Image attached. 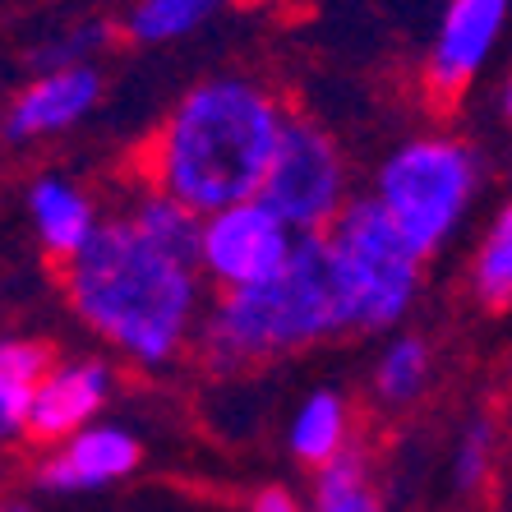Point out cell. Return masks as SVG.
Instances as JSON below:
<instances>
[{
  "instance_id": "1",
  "label": "cell",
  "mask_w": 512,
  "mask_h": 512,
  "mask_svg": "<svg viewBox=\"0 0 512 512\" xmlns=\"http://www.w3.org/2000/svg\"><path fill=\"white\" fill-rule=\"evenodd\" d=\"M291 111L254 74H208L176 97L143 143L139 171L199 217L263 194Z\"/></svg>"
},
{
  "instance_id": "2",
  "label": "cell",
  "mask_w": 512,
  "mask_h": 512,
  "mask_svg": "<svg viewBox=\"0 0 512 512\" xmlns=\"http://www.w3.org/2000/svg\"><path fill=\"white\" fill-rule=\"evenodd\" d=\"M60 291L74 319L139 370L176 365L208 314L199 263L157 250L120 213H107L93 245L60 268Z\"/></svg>"
},
{
  "instance_id": "3",
  "label": "cell",
  "mask_w": 512,
  "mask_h": 512,
  "mask_svg": "<svg viewBox=\"0 0 512 512\" xmlns=\"http://www.w3.org/2000/svg\"><path fill=\"white\" fill-rule=\"evenodd\" d=\"M337 333L346 328L328 236H300L277 277L240 286V291H217V300L203 314L194 351L208 370L231 374L310 351Z\"/></svg>"
},
{
  "instance_id": "4",
  "label": "cell",
  "mask_w": 512,
  "mask_h": 512,
  "mask_svg": "<svg viewBox=\"0 0 512 512\" xmlns=\"http://www.w3.org/2000/svg\"><path fill=\"white\" fill-rule=\"evenodd\" d=\"M480 180H485V162H480L476 143L429 130L402 139L383 157L370 194L393 217L406 245L420 259H434L466 227L480 199Z\"/></svg>"
},
{
  "instance_id": "5",
  "label": "cell",
  "mask_w": 512,
  "mask_h": 512,
  "mask_svg": "<svg viewBox=\"0 0 512 512\" xmlns=\"http://www.w3.org/2000/svg\"><path fill=\"white\" fill-rule=\"evenodd\" d=\"M323 236H328V259H333L346 333H393V328H402L406 314L416 310L420 300L425 259L406 245V236L379 208V199L374 194L351 199L346 213Z\"/></svg>"
},
{
  "instance_id": "6",
  "label": "cell",
  "mask_w": 512,
  "mask_h": 512,
  "mask_svg": "<svg viewBox=\"0 0 512 512\" xmlns=\"http://www.w3.org/2000/svg\"><path fill=\"white\" fill-rule=\"evenodd\" d=\"M296 236H323L351 203V171L337 139L310 116H291L259 194Z\"/></svg>"
},
{
  "instance_id": "7",
  "label": "cell",
  "mask_w": 512,
  "mask_h": 512,
  "mask_svg": "<svg viewBox=\"0 0 512 512\" xmlns=\"http://www.w3.org/2000/svg\"><path fill=\"white\" fill-rule=\"evenodd\" d=\"M296 231L263 199L236 203L222 213L203 217V245H199V273L217 291H240L277 277L296 250Z\"/></svg>"
},
{
  "instance_id": "8",
  "label": "cell",
  "mask_w": 512,
  "mask_h": 512,
  "mask_svg": "<svg viewBox=\"0 0 512 512\" xmlns=\"http://www.w3.org/2000/svg\"><path fill=\"white\" fill-rule=\"evenodd\" d=\"M512 14V0H448L443 19L434 28V42L425 51V88L439 102H453L480 79L503 24Z\"/></svg>"
},
{
  "instance_id": "9",
  "label": "cell",
  "mask_w": 512,
  "mask_h": 512,
  "mask_svg": "<svg viewBox=\"0 0 512 512\" xmlns=\"http://www.w3.org/2000/svg\"><path fill=\"white\" fill-rule=\"evenodd\" d=\"M143 462V439L130 425L120 420H97V425L79 429L74 439L56 443L42 453V462L33 466V485L42 494H93V489H107L130 480Z\"/></svg>"
},
{
  "instance_id": "10",
  "label": "cell",
  "mask_w": 512,
  "mask_h": 512,
  "mask_svg": "<svg viewBox=\"0 0 512 512\" xmlns=\"http://www.w3.org/2000/svg\"><path fill=\"white\" fill-rule=\"evenodd\" d=\"M111 393H116V370H111L102 356H70L56 360L51 374L37 388L33 416H28V439L42 443V448H56V443L74 439L79 429L107 420Z\"/></svg>"
},
{
  "instance_id": "11",
  "label": "cell",
  "mask_w": 512,
  "mask_h": 512,
  "mask_svg": "<svg viewBox=\"0 0 512 512\" xmlns=\"http://www.w3.org/2000/svg\"><path fill=\"white\" fill-rule=\"evenodd\" d=\"M107 93V74L97 65H79V70H56V74H33L5 107V139L10 143H42L56 134H70L74 125H84L97 111Z\"/></svg>"
},
{
  "instance_id": "12",
  "label": "cell",
  "mask_w": 512,
  "mask_h": 512,
  "mask_svg": "<svg viewBox=\"0 0 512 512\" xmlns=\"http://www.w3.org/2000/svg\"><path fill=\"white\" fill-rule=\"evenodd\" d=\"M24 213L28 227H33L37 245L51 263L79 259V254L93 245V236L102 231L107 213L97 208V199L65 171H37L24 185Z\"/></svg>"
},
{
  "instance_id": "13",
  "label": "cell",
  "mask_w": 512,
  "mask_h": 512,
  "mask_svg": "<svg viewBox=\"0 0 512 512\" xmlns=\"http://www.w3.org/2000/svg\"><path fill=\"white\" fill-rule=\"evenodd\" d=\"M351 448V402L337 388H310L286 425V453L300 466L323 471Z\"/></svg>"
},
{
  "instance_id": "14",
  "label": "cell",
  "mask_w": 512,
  "mask_h": 512,
  "mask_svg": "<svg viewBox=\"0 0 512 512\" xmlns=\"http://www.w3.org/2000/svg\"><path fill=\"white\" fill-rule=\"evenodd\" d=\"M139 236H148L157 250L176 254L185 263H199L203 245V217L194 208H185L180 199H171L167 190H157L148 180H139L134 190H125V203L116 208Z\"/></svg>"
},
{
  "instance_id": "15",
  "label": "cell",
  "mask_w": 512,
  "mask_h": 512,
  "mask_svg": "<svg viewBox=\"0 0 512 512\" xmlns=\"http://www.w3.org/2000/svg\"><path fill=\"white\" fill-rule=\"evenodd\" d=\"M56 356L37 337H5L0 342V434L5 443L28 439V416H33L37 388L51 374Z\"/></svg>"
},
{
  "instance_id": "16",
  "label": "cell",
  "mask_w": 512,
  "mask_h": 512,
  "mask_svg": "<svg viewBox=\"0 0 512 512\" xmlns=\"http://www.w3.org/2000/svg\"><path fill=\"white\" fill-rule=\"evenodd\" d=\"M222 10H227V0H134L125 10L120 33L134 47H171V42L194 37L203 24H213Z\"/></svg>"
},
{
  "instance_id": "17",
  "label": "cell",
  "mask_w": 512,
  "mask_h": 512,
  "mask_svg": "<svg viewBox=\"0 0 512 512\" xmlns=\"http://www.w3.org/2000/svg\"><path fill=\"white\" fill-rule=\"evenodd\" d=\"M429 374H434V351H429L425 337L393 333L383 342L379 360H374L370 388H374V397H379V406L402 411V406H411L429 388Z\"/></svg>"
},
{
  "instance_id": "18",
  "label": "cell",
  "mask_w": 512,
  "mask_h": 512,
  "mask_svg": "<svg viewBox=\"0 0 512 512\" xmlns=\"http://www.w3.org/2000/svg\"><path fill=\"white\" fill-rule=\"evenodd\" d=\"M466 282H471V296L485 310H508L512 305V199L499 203V213L489 217V227L480 231Z\"/></svg>"
},
{
  "instance_id": "19",
  "label": "cell",
  "mask_w": 512,
  "mask_h": 512,
  "mask_svg": "<svg viewBox=\"0 0 512 512\" xmlns=\"http://www.w3.org/2000/svg\"><path fill=\"white\" fill-rule=\"evenodd\" d=\"M310 512H383V499L374 489V462L365 448L351 443L337 462L314 471Z\"/></svg>"
},
{
  "instance_id": "20",
  "label": "cell",
  "mask_w": 512,
  "mask_h": 512,
  "mask_svg": "<svg viewBox=\"0 0 512 512\" xmlns=\"http://www.w3.org/2000/svg\"><path fill=\"white\" fill-rule=\"evenodd\" d=\"M111 33L116 28L107 19H79V24H65L56 33L37 37L28 47V65L37 74H56V70H79V65H97V56L111 47Z\"/></svg>"
},
{
  "instance_id": "21",
  "label": "cell",
  "mask_w": 512,
  "mask_h": 512,
  "mask_svg": "<svg viewBox=\"0 0 512 512\" xmlns=\"http://www.w3.org/2000/svg\"><path fill=\"white\" fill-rule=\"evenodd\" d=\"M489 462H494V420H489V416H471L462 425V434H457L453 462H448L453 485L457 489H476L480 480L489 476Z\"/></svg>"
},
{
  "instance_id": "22",
  "label": "cell",
  "mask_w": 512,
  "mask_h": 512,
  "mask_svg": "<svg viewBox=\"0 0 512 512\" xmlns=\"http://www.w3.org/2000/svg\"><path fill=\"white\" fill-rule=\"evenodd\" d=\"M250 512H305V503H300L286 485H263L250 499Z\"/></svg>"
},
{
  "instance_id": "23",
  "label": "cell",
  "mask_w": 512,
  "mask_h": 512,
  "mask_svg": "<svg viewBox=\"0 0 512 512\" xmlns=\"http://www.w3.org/2000/svg\"><path fill=\"white\" fill-rule=\"evenodd\" d=\"M499 107H503V120L512 125V70H508V79H503V93H499Z\"/></svg>"
},
{
  "instance_id": "24",
  "label": "cell",
  "mask_w": 512,
  "mask_h": 512,
  "mask_svg": "<svg viewBox=\"0 0 512 512\" xmlns=\"http://www.w3.org/2000/svg\"><path fill=\"white\" fill-rule=\"evenodd\" d=\"M5 512H33L28 503H5Z\"/></svg>"
}]
</instances>
